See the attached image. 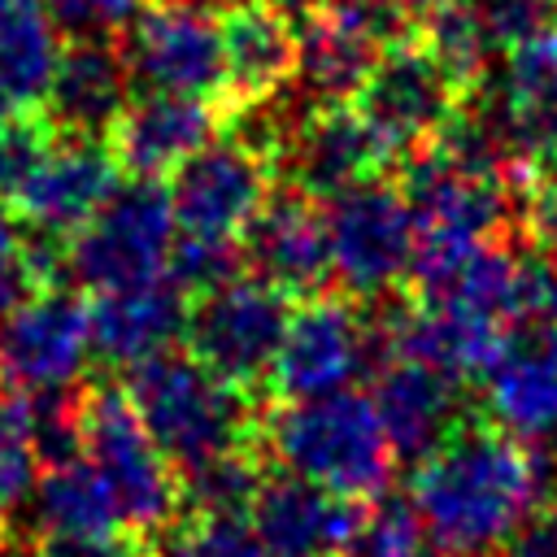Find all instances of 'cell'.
<instances>
[{"label":"cell","instance_id":"d6a6232c","mask_svg":"<svg viewBox=\"0 0 557 557\" xmlns=\"http://www.w3.org/2000/svg\"><path fill=\"white\" fill-rule=\"evenodd\" d=\"M152 548L113 531V535H87V540H39L35 557H148Z\"/></svg>","mask_w":557,"mask_h":557},{"label":"cell","instance_id":"6da1fadb","mask_svg":"<svg viewBox=\"0 0 557 557\" xmlns=\"http://www.w3.org/2000/svg\"><path fill=\"white\" fill-rule=\"evenodd\" d=\"M553 496L557 457L548 444L509 435L483 409L466 413L409 474V505L426 540L448 557H492Z\"/></svg>","mask_w":557,"mask_h":557},{"label":"cell","instance_id":"8d00e7d4","mask_svg":"<svg viewBox=\"0 0 557 557\" xmlns=\"http://www.w3.org/2000/svg\"><path fill=\"white\" fill-rule=\"evenodd\" d=\"M148 557H174V553H170V548H165V544H161V553H157V548H152V553H148Z\"/></svg>","mask_w":557,"mask_h":557},{"label":"cell","instance_id":"d6986e66","mask_svg":"<svg viewBox=\"0 0 557 557\" xmlns=\"http://www.w3.org/2000/svg\"><path fill=\"white\" fill-rule=\"evenodd\" d=\"M370 374V405L396 461L426 457L466 418L461 383L418 357H379Z\"/></svg>","mask_w":557,"mask_h":557},{"label":"cell","instance_id":"e575fe53","mask_svg":"<svg viewBox=\"0 0 557 557\" xmlns=\"http://www.w3.org/2000/svg\"><path fill=\"white\" fill-rule=\"evenodd\" d=\"M274 4H283V9H292V13H305V9L318 4V0H274Z\"/></svg>","mask_w":557,"mask_h":557},{"label":"cell","instance_id":"5bb4252c","mask_svg":"<svg viewBox=\"0 0 557 557\" xmlns=\"http://www.w3.org/2000/svg\"><path fill=\"white\" fill-rule=\"evenodd\" d=\"M244 265L287 292L292 300L326 292L335 278L331 270V235H326V205L292 183H274L257 218L239 239Z\"/></svg>","mask_w":557,"mask_h":557},{"label":"cell","instance_id":"ffe728a7","mask_svg":"<svg viewBox=\"0 0 557 557\" xmlns=\"http://www.w3.org/2000/svg\"><path fill=\"white\" fill-rule=\"evenodd\" d=\"M191 296L170 278L96 292L91 296V352L109 370H131L183 339Z\"/></svg>","mask_w":557,"mask_h":557},{"label":"cell","instance_id":"ba28073f","mask_svg":"<svg viewBox=\"0 0 557 557\" xmlns=\"http://www.w3.org/2000/svg\"><path fill=\"white\" fill-rule=\"evenodd\" d=\"M278 165L252 139L222 126L200 152H191L170 174L174 231L209 244H239L265 196L274 191Z\"/></svg>","mask_w":557,"mask_h":557},{"label":"cell","instance_id":"2e32d148","mask_svg":"<svg viewBox=\"0 0 557 557\" xmlns=\"http://www.w3.org/2000/svg\"><path fill=\"white\" fill-rule=\"evenodd\" d=\"M122 187V165L104 135H65L52 144L44 165L30 174L22 196L13 200V213L26 231L70 239L78 226H87L100 205Z\"/></svg>","mask_w":557,"mask_h":557},{"label":"cell","instance_id":"603a6c76","mask_svg":"<svg viewBox=\"0 0 557 557\" xmlns=\"http://www.w3.org/2000/svg\"><path fill=\"white\" fill-rule=\"evenodd\" d=\"M296 26H300V74H296V83L309 91V100L313 104L352 100L357 87L366 83L370 65L379 61L383 44L374 35H366L357 22H348L339 9H331L326 0L296 13Z\"/></svg>","mask_w":557,"mask_h":557},{"label":"cell","instance_id":"1f68e13d","mask_svg":"<svg viewBox=\"0 0 557 557\" xmlns=\"http://www.w3.org/2000/svg\"><path fill=\"white\" fill-rule=\"evenodd\" d=\"M492 557H557V496L540 500Z\"/></svg>","mask_w":557,"mask_h":557},{"label":"cell","instance_id":"9c48e42d","mask_svg":"<svg viewBox=\"0 0 557 557\" xmlns=\"http://www.w3.org/2000/svg\"><path fill=\"white\" fill-rule=\"evenodd\" d=\"M331 270L352 300L392 296L413 270V213L400 178H366L326 200Z\"/></svg>","mask_w":557,"mask_h":557},{"label":"cell","instance_id":"52a82bcc","mask_svg":"<svg viewBox=\"0 0 557 557\" xmlns=\"http://www.w3.org/2000/svg\"><path fill=\"white\" fill-rule=\"evenodd\" d=\"M474 91L418 39H396L379 52L352 104L374 126L396 161L426 148L470 100Z\"/></svg>","mask_w":557,"mask_h":557},{"label":"cell","instance_id":"8fae6325","mask_svg":"<svg viewBox=\"0 0 557 557\" xmlns=\"http://www.w3.org/2000/svg\"><path fill=\"white\" fill-rule=\"evenodd\" d=\"M91 357V305L52 283L26 296L0 322V383L22 396L78 387Z\"/></svg>","mask_w":557,"mask_h":557},{"label":"cell","instance_id":"7c38bea8","mask_svg":"<svg viewBox=\"0 0 557 557\" xmlns=\"http://www.w3.org/2000/svg\"><path fill=\"white\" fill-rule=\"evenodd\" d=\"M131 78L148 91L218 100L226 109V57L218 9L191 0H152L126 39Z\"/></svg>","mask_w":557,"mask_h":557},{"label":"cell","instance_id":"7a4b0ae2","mask_svg":"<svg viewBox=\"0 0 557 557\" xmlns=\"http://www.w3.org/2000/svg\"><path fill=\"white\" fill-rule=\"evenodd\" d=\"M261 448L270 466L361 505L383 500L396 474V453L379 413L370 396L352 387L261 409Z\"/></svg>","mask_w":557,"mask_h":557},{"label":"cell","instance_id":"4316f807","mask_svg":"<svg viewBox=\"0 0 557 557\" xmlns=\"http://www.w3.org/2000/svg\"><path fill=\"white\" fill-rule=\"evenodd\" d=\"M61 131L44 109H13L0 122V205L13 209V200L22 196L30 174L44 165Z\"/></svg>","mask_w":557,"mask_h":557},{"label":"cell","instance_id":"83f0119b","mask_svg":"<svg viewBox=\"0 0 557 557\" xmlns=\"http://www.w3.org/2000/svg\"><path fill=\"white\" fill-rule=\"evenodd\" d=\"M152 0H44L61 44H113L122 48Z\"/></svg>","mask_w":557,"mask_h":557},{"label":"cell","instance_id":"f546056e","mask_svg":"<svg viewBox=\"0 0 557 557\" xmlns=\"http://www.w3.org/2000/svg\"><path fill=\"white\" fill-rule=\"evenodd\" d=\"M165 548L174 557H270L248 513H196L165 540Z\"/></svg>","mask_w":557,"mask_h":557},{"label":"cell","instance_id":"ac0fdd59","mask_svg":"<svg viewBox=\"0 0 557 557\" xmlns=\"http://www.w3.org/2000/svg\"><path fill=\"white\" fill-rule=\"evenodd\" d=\"M226 109L218 100L178 96V91H139L104 131L122 174L161 178L174 174L191 152H200L222 131Z\"/></svg>","mask_w":557,"mask_h":557},{"label":"cell","instance_id":"e0dca14e","mask_svg":"<svg viewBox=\"0 0 557 557\" xmlns=\"http://www.w3.org/2000/svg\"><path fill=\"white\" fill-rule=\"evenodd\" d=\"M222 57H226V109L274 104L300 74L296 13L274 0L218 4Z\"/></svg>","mask_w":557,"mask_h":557},{"label":"cell","instance_id":"3957f363","mask_svg":"<svg viewBox=\"0 0 557 557\" xmlns=\"http://www.w3.org/2000/svg\"><path fill=\"white\" fill-rule=\"evenodd\" d=\"M126 374L131 405L178 479L231 448L261 440V396L218 379L187 348L157 352Z\"/></svg>","mask_w":557,"mask_h":557},{"label":"cell","instance_id":"277c9868","mask_svg":"<svg viewBox=\"0 0 557 557\" xmlns=\"http://www.w3.org/2000/svg\"><path fill=\"white\" fill-rule=\"evenodd\" d=\"M78 435L83 457L109 492L117 531L148 548L165 544L187 522L183 479L152 444L148 426L131 405V392L109 379L78 387Z\"/></svg>","mask_w":557,"mask_h":557},{"label":"cell","instance_id":"44dd1931","mask_svg":"<svg viewBox=\"0 0 557 557\" xmlns=\"http://www.w3.org/2000/svg\"><path fill=\"white\" fill-rule=\"evenodd\" d=\"M483 413L527 444L557 440V326L518 331L483 379Z\"/></svg>","mask_w":557,"mask_h":557},{"label":"cell","instance_id":"484cf974","mask_svg":"<svg viewBox=\"0 0 557 557\" xmlns=\"http://www.w3.org/2000/svg\"><path fill=\"white\" fill-rule=\"evenodd\" d=\"M39 479V453H35V413L30 396L0 383V513L9 518Z\"/></svg>","mask_w":557,"mask_h":557},{"label":"cell","instance_id":"8992f818","mask_svg":"<svg viewBox=\"0 0 557 557\" xmlns=\"http://www.w3.org/2000/svg\"><path fill=\"white\" fill-rule=\"evenodd\" d=\"M292 305L296 300L287 292H278L252 270H239L226 283L191 296L183 344L218 379L261 396Z\"/></svg>","mask_w":557,"mask_h":557},{"label":"cell","instance_id":"d4e9b609","mask_svg":"<svg viewBox=\"0 0 557 557\" xmlns=\"http://www.w3.org/2000/svg\"><path fill=\"white\" fill-rule=\"evenodd\" d=\"M61 48L44 0H0V87L17 109L44 104Z\"/></svg>","mask_w":557,"mask_h":557},{"label":"cell","instance_id":"30bf717a","mask_svg":"<svg viewBox=\"0 0 557 557\" xmlns=\"http://www.w3.org/2000/svg\"><path fill=\"white\" fill-rule=\"evenodd\" d=\"M374 326L366 322L361 300L344 296H305L292 305L265 387L274 400H309L344 392L374 361Z\"/></svg>","mask_w":557,"mask_h":557},{"label":"cell","instance_id":"4fadbf2b","mask_svg":"<svg viewBox=\"0 0 557 557\" xmlns=\"http://www.w3.org/2000/svg\"><path fill=\"white\" fill-rule=\"evenodd\" d=\"M392 161L396 157L352 100L309 104L296 122H287L278 148V183H292L326 205L331 196L387 174Z\"/></svg>","mask_w":557,"mask_h":557},{"label":"cell","instance_id":"4dcf8cb0","mask_svg":"<svg viewBox=\"0 0 557 557\" xmlns=\"http://www.w3.org/2000/svg\"><path fill=\"white\" fill-rule=\"evenodd\" d=\"M39 287H44V278L30 261L26 226L9 205H0V318L9 309H17L26 296H35Z\"/></svg>","mask_w":557,"mask_h":557},{"label":"cell","instance_id":"5b68a950","mask_svg":"<svg viewBox=\"0 0 557 557\" xmlns=\"http://www.w3.org/2000/svg\"><path fill=\"white\" fill-rule=\"evenodd\" d=\"M174 235L170 191L157 178H131L65 239V274L91 296L152 283L170 265Z\"/></svg>","mask_w":557,"mask_h":557},{"label":"cell","instance_id":"74e56055","mask_svg":"<svg viewBox=\"0 0 557 557\" xmlns=\"http://www.w3.org/2000/svg\"><path fill=\"white\" fill-rule=\"evenodd\" d=\"M191 4H205V0H191Z\"/></svg>","mask_w":557,"mask_h":557},{"label":"cell","instance_id":"cb8c5ba5","mask_svg":"<svg viewBox=\"0 0 557 557\" xmlns=\"http://www.w3.org/2000/svg\"><path fill=\"white\" fill-rule=\"evenodd\" d=\"M30 500H35V535L39 540H87V535L117 531L109 492L83 453L70 461L44 466Z\"/></svg>","mask_w":557,"mask_h":557},{"label":"cell","instance_id":"d590c367","mask_svg":"<svg viewBox=\"0 0 557 557\" xmlns=\"http://www.w3.org/2000/svg\"><path fill=\"white\" fill-rule=\"evenodd\" d=\"M13 109H17V104H13V100H9V91H4V87H0V122H4V117H9V113H13Z\"/></svg>","mask_w":557,"mask_h":557},{"label":"cell","instance_id":"f1b7e54d","mask_svg":"<svg viewBox=\"0 0 557 557\" xmlns=\"http://www.w3.org/2000/svg\"><path fill=\"white\" fill-rule=\"evenodd\" d=\"M344 557H448L444 548L426 544V531L409 500H374L366 522Z\"/></svg>","mask_w":557,"mask_h":557},{"label":"cell","instance_id":"836d02e7","mask_svg":"<svg viewBox=\"0 0 557 557\" xmlns=\"http://www.w3.org/2000/svg\"><path fill=\"white\" fill-rule=\"evenodd\" d=\"M9 540H13V535H9V518L0 513V557H9Z\"/></svg>","mask_w":557,"mask_h":557},{"label":"cell","instance_id":"7402d4cb","mask_svg":"<svg viewBox=\"0 0 557 557\" xmlns=\"http://www.w3.org/2000/svg\"><path fill=\"white\" fill-rule=\"evenodd\" d=\"M131 96V65L122 48L65 44L39 109L65 135H104Z\"/></svg>","mask_w":557,"mask_h":557},{"label":"cell","instance_id":"9a60e30c","mask_svg":"<svg viewBox=\"0 0 557 557\" xmlns=\"http://www.w3.org/2000/svg\"><path fill=\"white\" fill-rule=\"evenodd\" d=\"M366 509L370 505L270 466L248 505V522L270 557H344L366 522Z\"/></svg>","mask_w":557,"mask_h":557}]
</instances>
